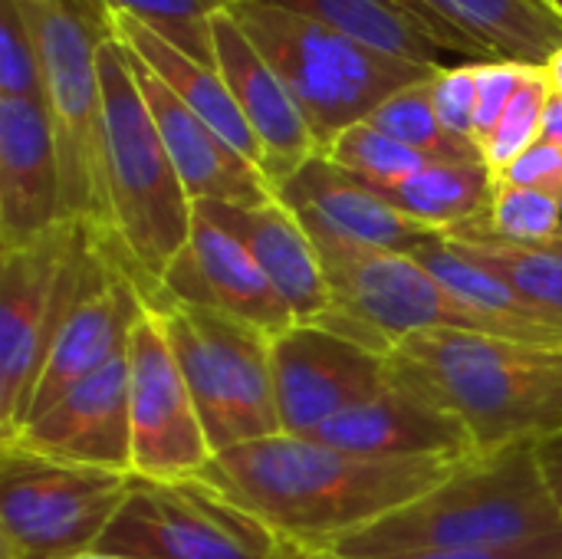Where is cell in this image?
Segmentation results:
<instances>
[{
    "mask_svg": "<svg viewBox=\"0 0 562 559\" xmlns=\"http://www.w3.org/2000/svg\"><path fill=\"white\" fill-rule=\"evenodd\" d=\"M142 310H145V300L135 280L112 260L109 273L63 320L46 353V362L36 376V385L26 399L23 425L43 415L72 385L86 382L89 376L105 369L112 359L125 356L132 326L142 316Z\"/></svg>",
    "mask_w": 562,
    "mask_h": 559,
    "instance_id": "cell-20",
    "label": "cell"
},
{
    "mask_svg": "<svg viewBox=\"0 0 562 559\" xmlns=\"http://www.w3.org/2000/svg\"><path fill=\"white\" fill-rule=\"evenodd\" d=\"M112 254L89 224L0 250V441L23 425L26 399L69 310L109 273Z\"/></svg>",
    "mask_w": 562,
    "mask_h": 559,
    "instance_id": "cell-6",
    "label": "cell"
},
{
    "mask_svg": "<svg viewBox=\"0 0 562 559\" xmlns=\"http://www.w3.org/2000/svg\"><path fill=\"white\" fill-rule=\"evenodd\" d=\"M36 26L43 63V105L53 125L63 211L69 221L89 224L99 237H109V198H105V135H102V82L99 46L105 30L82 13L49 3L23 0Z\"/></svg>",
    "mask_w": 562,
    "mask_h": 559,
    "instance_id": "cell-8",
    "label": "cell"
},
{
    "mask_svg": "<svg viewBox=\"0 0 562 559\" xmlns=\"http://www.w3.org/2000/svg\"><path fill=\"white\" fill-rule=\"evenodd\" d=\"M277 198L300 217L316 250H398L412 254L435 237L425 224L382 201L366 181L329 165L323 155L300 168Z\"/></svg>",
    "mask_w": 562,
    "mask_h": 559,
    "instance_id": "cell-16",
    "label": "cell"
},
{
    "mask_svg": "<svg viewBox=\"0 0 562 559\" xmlns=\"http://www.w3.org/2000/svg\"><path fill=\"white\" fill-rule=\"evenodd\" d=\"M494 181H507V185H520V188H533L543 194L562 198V145L553 142H537L530 152H524L501 178Z\"/></svg>",
    "mask_w": 562,
    "mask_h": 559,
    "instance_id": "cell-37",
    "label": "cell"
},
{
    "mask_svg": "<svg viewBox=\"0 0 562 559\" xmlns=\"http://www.w3.org/2000/svg\"><path fill=\"white\" fill-rule=\"evenodd\" d=\"M412 257L428 273H435L464 306H471L474 313L497 323L507 333V339H517V343H527V346L562 349V320L537 310L510 283H504L501 277H494L481 264L458 254L441 234L422 241L412 250Z\"/></svg>",
    "mask_w": 562,
    "mask_h": 559,
    "instance_id": "cell-24",
    "label": "cell"
},
{
    "mask_svg": "<svg viewBox=\"0 0 562 559\" xmlns=\"http://www.w3.org/2000/svg\"><path fill=\"white\" fill-rule=\"evenodd\" d=\"M66 217L53 125L40 99H0V250L26 247Z\"/></svg>",
    "mask_w": 562,
    "mask_h": 559,
    "instance_id": "cell-19",
    "label": "cell"
},
{
    "mask_svg": "<svg viewBox=\"0 0 562 559\" xmlns=\"http://www.w3.org/2000/svg\"><path fill=\"white\" fill-rule=\"evenodd\" d=\"M72 559H132V557H115V554H102V550H89V554H79Z\"/></svg>",
    "mask_w": 562,
    "mask_h": 559,
    "instance_id": "cell-43",
    "label": "cell"
},
{
    "mask_svg": "<svg viewBox=\"0 0 562 559\" xmlns=\"http://www.w3.org/2000/svg\"><path fill=\"white\" fill-rule=\"evenodd\" d=\"M372 191L431 234H451L491 214L494 175L484 161H431L412 178Z\"/></svg>",
    "mask_w": 562,
    "mask_h": 559,
    "instance_id": "cell-27",
    "label": "cell"
},
{
    "mask_svg": "<svg viewBox=\"0 0 562 559\" xmlns=\"http://www.w3.org/2000/svg\"><path fill=\"white\" fill-rule=\"evenodd\" d=\"M310 438L379 461L418 458H471L474 441L468 428L435 402L392 382L375 399L342 412Z\"/></svg>",
    "mask_w": 562,
    "mask_h": 559,
    "instance_id": "cell-22",
    "label": "cell"
},
{
    "mask_svg": "<svg viewBox=\"0 0 562 559\" xmlns=\"http://www.w3.org/2000/svg\"><path fill=\"white\" fill-rule=\"evenodd\" d=\"M148 300L217 310L263 329L267 336H280L296 323L250 250L201 214H194L188 247L171 260L161 283L145 297V303Z\"/></svg>",
    "mask_w": 562,
    "mask_h": 559,
    "instance_id": "cell-14",
    "label": "cell"
},
{
    "mask_svg": "<svg viewBox=\"0 0 562 559\" xmlns=\"http://www.w3.org/2000/svg\"><path fill=\"white\" fill-rule=\"evenodd\" d=\"M257 3L300 13L366 46H375L382 53L412 63L445 66L441 59L454 53L451 46L441 43V36L425 20H418L412 10H405L395 0H257Z\"/></svg>",
    "mask_w": 562,
    "mask_h": 559,
    "instance_id": "cell-26",
    "label": "cell"
},
{
    "mask_svg": "<svg viewBox=\"0 0 562 559\" xmlns=\"http://www.w3.org/2000/svg\"><path fill=\"white\" fill-rule=\"evenodd\" d=\"M474 40L487 59L547 66L562 46V13L550 0H425Z\"/></svg>",
    "mask_w": 562,
    "mask_h": 559,
    "instance_id": "cell-25",
    "label": "cell"
},
{
    "mask_svg": "<svg viewBox=\"0 0 562 559\" xmlns=\"http://www.w3.org/2000/svg\"><path fill=\"white\" fill-rule=\"evenodd\" d=\"M277 537L204 481H132L95 550L132 559H270Z\"/></svg>",
    "mask_w": 562,
    "mask_h": 559,
    "instance_id": "cell-11",
    "label": "cell"
},
{
    "mask_svg": "<svg viewBox=\"0 0 562 559\" xmlns=\"http://www.w3.org/2000/svg\"><path fill=\"white\" fill-rule=\"evenodd\" d=\"M109 13H125L168 40L191 59L217 69L214 53V16L231 7V0H102Z\"/></svg>",
    "mask_w": 562,
    "mask_h": 559,
    "instance_id": "cell-30",
    "label": "cell"
},
{
    "mask_svg": "<svg viewBox=\"0 0 562 559\" xmlns=\"http://www.w3.org/2000/svg\"><path fill=\"white\" fill-rule=\"evenodd\" d=\"M333 290V310L313 323L379 356L415 333L458 329L507 339L487 316L464 306L412 254L398 250H319Z\"/></svg>",
    "mask_w": 562,
    "mask_h": 559,
    "instance_id": "cell-9",
    "label": "cell"
},
{
    "mask_svg": "<svg viewBox=\"0 0 562 559\" xmlns=\"http://www.w3.org/2000/svg\"><path fill=\"white\" fill-rule=\"evenodd\" d=\"M128 425L132 478L155 484L198 481L214 461L198 405L168 346L158 316L145 306L128 346Z\"/></svg>",
    "mask_w": 562,
    "mask_h": 559,
    "instance_id": "cell-12",
    "label": "cell"
},
{
    "mask_svg": "<svg viewBox=\"0 0 562 559\" xmlns=\"http://www.w3.org/2000/svg\"><path fill=\"white\" fill-rule=\"evenodd\" d=\"M122 53H125V63L145 96V105L155 119V128L168 148V158H171L191 204L221 201V204L257 208V204H267L277 198L273 185L267 181V175L257 165H250L204 119H198L132 49L122 46Z\"/></svg>",
    "mask_w": 562,
    "mask_h": 559,
    "instance_id": "cell-18",
    "label": "cell"
},
{
    "mask_svg": "<svg viewBox=\"0 0 562 559\" xmlns=\"http://www.w3.org/2000/svg\"><path fill=\"white\" fill-rule=\"evenodd\" d=\"M231 3H234V0H231Z\"/></svg>",
    "mask_w": 562,
    "mask_h": 559,
    "instance_id": "cell-45",
    "label": "cell"
},
{
    "mask_svg": "<svg viewBox=\"0 0 562 559\" xmlns=\"http://www.w3.org/2000/svg\"><path fill=\"white\" fill-rule=\"evenodd\" d=\"M273 392L283 435L310 438L342 412L392 385L389 356L313 323H293L270 343Z\"/></svg>",
    "mask_w": 562,
    "mask_h": 559,
    "instance_id": "cell-13",
    "label": "cell"
},
{
    "mask_svg": "<svg viewBox=\"0 0 562 559\" xmlns=\"http://www.w3.org/2000/svg\"><path fill=\"white\" fill-rule=\"evenodd\" d=\"M112 40H119L125 49H132L198 119H204L231 148H237L250 165H257L263 171L260 145L254 138L247 119L240 115L224 76L214 66L191 59L188 53L175 49L168 40H161L158 33H151L148 26H142L138 20H132L125 13H112Z\"/></svg>",
    "mask_w": 562,
    "mask_h": 559,
    "instance_id": "cell-23",
    "label": "cell"
},
{
    "mask_svg": "<svg viewBox=\"0 0 562 559\" xmlns=\"http://www.w3.org/2000/svg\"><path fill=\"white\" fill-rule=\"evenodd\" d=\"M145 306L168 336L214 458L237 445L280 435L270 359L273 336L204 306L171 300H148Z\"/></svg>",
    "mask_w": 562,
    "mask_h": 559,
    "instance_id": "cell-7",
    "label": "cell"
},
{
    "mask_svg": "<svg viewBox=\"0 0 562 559\" xmlns=\"http://www.w3.org/2000/svg\"><path fill=\"white\" fill-rule=\"evenodd\" d=\"M395 3H402V7H405V10H412L418 20H425V23H428V26H431V30L441 36V43H445V46H451L454 53H461V56H471V59H477V63H484V59H487V56H484V49H481L474 40H468V36H464L458 26L445 23V20H441V16H438V13H435V10H431L425 0H395Z\"/></svg>",
    "mask_w": 562,
    "mask_h": 559,
    "instance_id": "cell-38",
    "label": "cell"
},
{
    "mask_svg": "<svg viewBox=\"0 0 562 559\" xmlns=\"http://www.w3.org/2000/svg\"><path fill=\"white\" fill-rule=\"evenodd\" d=\"M231 13L290 89L319 142V155L339 132L366 122L385 99L441 69L382 53L316 20L257 0H234Z\"/></svg>",
    "mask_w": 562,
    "mask_h": 559,
    "instance_id": "cell-5",
    "label": "cell"
},
{
    "mask_svg": "<svg viewBox=\"0 0 562 559\" xmlns=\"http://www.w3.org/2000/svg\"><path fill=\"white\" fill-rule=\"evenodd\" d=\"M537 458H540V471H543V481L550 488V497L562 514V432L553 438H543L537 445Z\"/></svg>",
    "mask_w": 562,
    "mask_h": 559,
    "instance_id": "cell-39",
    "label": "cell"
},
{
    "mask_svg": "<svg viewBox=\"0 0 562 559\" xmlns=\"http://www.w3.org/2000/svg\"><path fill=\"white\" fill-rule=\"evenodd\" d=\"M527 69H530L527 63H510V59L477 63V148L497 128V122L507 112V105L514 102Z\"/></svg>",
    "mask_w": 562,
    "mask_h": 559,
    "instance_id": "cell-36",
    "label": "cell"
},
{
    "mask_svg": "<svg viewBox=\"0 0 562 559\" xmlns=\"http://www.w3.org/2000/svg\"><path fill=\"white\" fill-rule=\"evenodd\" d=\"M194 214L217 224L250 250L296 323H319L333 310V290L323 270V257L300 217L280 198L257 208L198 201Z\"/></svg>",
    "mask_w": 562,
    "mask_h": 559,
    "instance_id": "cell-21",
    "label": "cell"
},
{
    "mask_svg": "<svg viewBox=\"0 0 562 559\" xmlns=\"http://www.w3.org/2000/svg\"><path fill=\"white\" fill-rule=\"evenodd\" d=\"M366 122L382 128L385 135L398 138L402 145L422 152L431 161H484L477 145L451 135L441 125V119L435 112V102H431V79L395 92Z\"/></svg>",
    "mask_w": 562,
    "mask_h": 559,
    "instance_id": "cell-29",
    "label": "cell"
},
{
    "mask_svg": "<svg viewBox=\"0 0 562 559\" xmlns=\"http://www.w3.org/2000/svg\"><path fill=\"white\" fill-rule=\"evenodd\" d=\"M40 458L132 474L128 425V362L112 359L105 369L72 385L43 415L30 418L10 441Z\"/></svg>",
    "mask_w": 562,
    "mask_h": 559,
    "instance_id": "cell-15",
    "label": "cell"
},
{
    "mask_svg": "<svg viewBox=\"0 0 562 559\" xmlns=\"http://www.w3.org/2000/svg\"><path fill=\"white\" fill-rule=\"evenodd\" d=\"M99 82L109 198V237L99 241L145 300L188 247L194 204L168 158L125 53L112 36L99 46Z\"/></svg>",
    "mask_w": 562,
    "mask_h": 559,
    "instance_id": "cell-4",
    "label": "cell"
},
{
    "mask_svg": "<svg viewBox=\"0 0 562 559\" xmlns=\"http://www.w3.org/2000/svg\"><path fill=\"white\" fill-rule=\"evenodd\" d=\"M461 461H379L280 432L221 451L198 481L257 517L273 537L329 547L402 511Z\"/></svg>",
    "mask_w": 562,
    "mask_h": 559,
    "instance_id": "cell-1",
    "label": "cell"
},
{
    "mask_svg": "<svg viewBox=\"0 0 562 559\" xmlns=\"http://www.w3.org/2000/svg\"><path fill=\"white\" fill-rule=\"evenodd\" d=\"M458 254L481 264L504 283H510L524 300H530L537 310L562 320V237L543 244H520L504 241L484 227V221H474L461 231L441 234Z\"/></svg>",
    "mask_w": 562,
    "mask_h": 559,
    "instance_id": "cell-28",
    "label": "cell"
},
{
    "mask_svg": "<svg viewBox=\"0 0 562 559\" xmlns=\"http://www.w3.org/2000/svg\"><path fill=\"white\" fill-rule=\"evenodd\" d=\"M0 99L43 102L40 40L23 0H0Z\"/></svg>",
    "mask_w": 562,
    "mask_h": 559,
    "instance_id": "cell-34",
    "label": "cell"
},
{
    "mask_svg": "<svg viewBox=\"0 0 562 559\" xmlns=\"http://www.w3.org/2000/svg\"><path fill=\"white\" fill-rule=\"evenodd\" d=\"M392 382L454 415L474 451L562 432V349L481 333H415L389 356Z\"/></svg>",
    "mask_w": 562,
    "mask_h": 559,
    "instance_id": "cell-2",
    "label": "cell"
},
{
    "mask_svg": "<svg viewBox=\"0 0 562 559\" xmlns=\"http://www.w3.org/2000/svg\"><path fill=\"white\" fill-rule=\"evenodd\" d=\"M562 530L537 441L464 458L402 511L329 544L359 559H428L517 547Z\"/></svg>",
    "mask_w": 562,
    "mask_h": 559,
    "instance_id": "cell-3",
    "label": "cell"
},
{
    "mask_svg": "<svg viewBox=\"0 0 562 559\" xmlns=\"http://www.w3.org/2000/svg\"><path fill=\"white\" fill-rule=\"evenodd\" d=\"M553 89L543 66H530L514 102L501 115L497 128L481 142V158L494 178H501L524 152H530L543 138V115Z\"/></svg>",
    "mask_w": 562,
    "mask_h": 559,
    "instance_id": "cell-32",
    "label": "cell"
},
{
    "mask_svg": "<svg viewBox=\"0 0 562 559\" xmlns=\"http://www.w3.org/2000/svg\"><path fill=\"white\" fill-rule=\"evenodd\" d=\"M543 69H547V79H550V89H553L557 96H562V46L550 56V63H547Z\"/></svg>",
    "mask_w": 562,
    "mask_h": 559,
    "instance_id": "cell-42",
    "label": "cell"
},
{
    "mask_svg": "<svg viewBox=\"0 0 562 559\" xmlns=\"http://www.w3.org/2000/svg\"><path fill=\"white\" fill-rule=\"evenodd\" d=\"M211 33H214L217 72L224 76L240 115L247 119L260 145L267 181L273 185V191H280L300 168L319 158V142L306 125L300 105L293 102L290 89L270 69L260 49L250 43L231 7H224L214 16Z\"/></svg>",
    "mask_w": 562,
    "mask_h": 559,
    "instance_id": "cell-17",
    "label": "cell"
},
{
    "mask_svg": "<svg viewBox=\"0 0 562 559\" xmlns=\"http://www.w3.org/2000/svg\"><path fill=\"white\" fill-rule=\"evenodd\" d=\"M484 227L504 241H520V244L560 241V198L533 191V188L494 181V201H491V214L484 217Z\"/></svg>",
    "mask_w": 562,
    "mask_h": 559,
    "instance_id": "cell-33",
    "label": "cell"
},
{
    "mask_svg": "<svg viewBox=\"0 0 562 559\" xmlns=\"http://www.w3.org/2000/svg\"><path fill=\"white\" fill-rule=\"evenodd\" d=\"M431 102L451 135L477 145V59L441 66L431 76Z\"/></svg>",
    "mask_w": 562,
    "mask_h": 559,
    "instance_id": "cell-35",
    "label": "cell"
},
{
    "mask_svg": "<svg viewBox=\"0 0 562 559\" xmlns=\"http://www.w3.org/2000/svg\"><path fill=\"white\" fill-rule=\"evenodd\" d=\"M560 208H562V198H560Z\"/></svg>",
    "mask_w": 562,
    "mask_h": 559,
    "instance_id": "cell-44",
    "label": "cell"
},
{
    "mask_svg": "<svg viewBox=\"0 0 562 559\" xmlns=\"http://www.w3.org/2000/svg\"><path fill=\"white\" fill-rule=\"evenodd\" d=\"M323 158L372 188L398 185V181L412 178L415 171H422L425 165H431V158L402 145L398 138L385 135L382 128H375L369 122H359V125L339 132L329 142V148L323 152Z\"/></svg>",
    "mask_w": 562,
    "mask_h": 559,
    "instance_id": "cell-31",
    "label": "cell"
},
{
    "mask_svg": "<svg viewBox=\"0 0 562 559\" xmlns=\"http://www.w3.org/2000/svg\"><path fill=\"white\" fill-rule=\"evenodd\" d=\"M132 474L0 445V559H72L95 550Z\"/></svg>",
    "mask_w": 562,
    "mask_h": 559,
    "instance_id": "cell-10",
    "label": "cell"
},
{
    "mask_svg": "<svg viewBox=\"0 0 562 559\" xmlns=\"http://www.w3.org/2000/svg\"><path fill=\"white\" fill-rule=\"evenodd\" d=\"M270 559H359V557H346V554L329 550V547H319V544H303V540L277 537Z\"/></svg>",
    "mask_w": 562,
    "mask_h": 559,
    "instance_id": "cell-40",
    "label": "cell"
},
{
    "mask_svg": "<svg viewBox=\"0 0 562 559\" xmlns=\"http://www.w3.org/2000/svg\"><path fill=\"white\" fill-rule=\"evenodd\" d=\"M540 142H553L562 145V96H550L547 102V115H543V138Z\"/></svg>",
    "mask_w": 562,
    "mask_h": 559,
    "instance_id": "cell-41",
    "label": "cell"
}]
</instances>
